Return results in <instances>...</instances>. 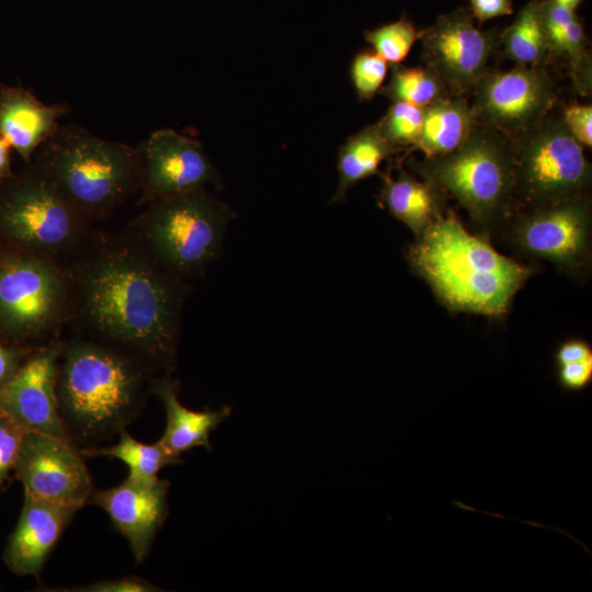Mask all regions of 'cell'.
<instances>
[{"instance_id": "13", "label": "cell", "mask_w": 592, "mask_h": 592, "mask_svg": "<svg viewBox=\"0 0 592 592\" xmlns=\"http://www.w3.org/2000/svg\"><path fill=\"white\" fill-rule=\"evenodd\" d=\"M424 66L434 70L454 95L475 88L488 71L496 48V36L474 24L465 9L442 14L430 26L419 31Z\"/></svg>"}, {"instance_id": "23", "label": "cell", "mask_w": 592, "mask_h": 592, "mask_svg": "<svg viewBox=\"0 0 592 592\" xmlns=\"http://www.w3.org/2000/svg\"><path fill=\"white\" fill-rule=\"evenodd\" d=\"M542 0H528L502 34L506 56L520 66H538L547 52Z\"/></svg>"}, {"instance_id": "30", "label": "cell", "mask_w": 592, "mask_h": 592, "mask_svg": "<svg viewBox=\"0 0 592 592\" xmlns=\"http://www.w3.org/2000/svg\"><path fill=\"white\" fill-rule=\"evenodd\" d=\"M26 430L5 413L0 415V477L14 469Z\"/></svg>"}, {"instance_id": "29", "label": "cell", "mask_w": 592, "mask_h": 592, "mask_svg": "<svg viewBox=\"0 0 592 592\" xmlns=\"http://www.w3.org/2000/svg\"><path fill=\"white\" fill-rule=\"evenodd\" d=\"M562 54L568 57L578 89L590 91L591 64L588 56L584 29L578 15L566 29Z\"/></svg>"}, {"instance_id": "24", "label": "cell", "mask_w": 592, "mask_h": 592, "mask_svg": "<svg viewBox=\"0 0 592 592\" xmlns=\"http://www.w3.org/2000/svg\"><path fill=\"white\" fill-rule=\"evenodd\" d=\"M82 456H105L122 460L129 469V475L157 477L166 466L182 463L160 443L146 444L134 439L126 430L119 432V441L106 447L80 448Z\"/></svg>"}, {"instance_id": "10", "label": "cell", "mask_w": 592, "mask_h": 592, "mask_svg": "<svg viewBox=\"0 0 592 592\" xmlns=\"http://www.w3.org/2000/svg\"><path fill=\"white\" fill-rule=\"evenodd\" d=\"M498 234L520 254L544 260L573 278H588L592 264L590 194L514 212Z\"/></svg>"}, {"instance_id": "33", "label": "cell", "mask_w": 592, "mask_h": 592, "mask_svg": "<svg viewBox=\"0 0 592 592\" xmlns=\"http://www.w3.org/2000/svg\"><path fill=\"white\" fill-rule=\"evenodd\" d=\"M158 587L146 579L136 576H127L118 579L96 581L94 583L73 588L67 591L73 592H155Z\"/></svg>"}, {"instance_id": "16", "label": "cell", "mask_w": 592, "mask_h": 592, "mask_svg": "<svg viewBox=\"0 0 592 592\" xmlns=\"http://www.w3.org/2000/svg\"><path fill=\"white\" fill-rule=\"evenodd\" d=\"M170 481L157 477L129 475L119 485L93 491L89 504L109 515L128 542L134 558L141 562L168 515Z\"/></svg>"}, {"instance_id": "27", "label": "cell", "mask_w": 592, "mask_h": 592, "mask_svg": "<svg viewBox=\"0 0 592 592\" xmlns=\"http://www.w3.org/2000/svg\"><path fill=\"white\" fill-rule=\"evenodd\" d=\"M424 107L405 102H392L386 114L377 122L383 136L401 151H410L423 124Z\"/></svg>"}, {"instance_id": "35", "label": "cell", "mask_w": 592, "mask_h": 592, "mask_svg": "<svg viewBox=\"0 0 592 592\" xmlns=\"http://www.w3.org/2000/svg\"><path fill=\"white\" fill-rule=\"evenodd\" d=\"M471 15L479 22L509 15L513 12L512 0H469Z\"/></svg>"}, {"instance_id": "11", "label": "cell", "mask_w": 592, "mask_h": 592, "mask_svg": "<svg viewBox=\"0 0 592 592\" xmlns=\"http://www.w3.org/2000/svg\"><path fill=\"white\" fill-rule=\"evenodd\" d=\"M471 92L477 124L509 138L540 122L557 101L554 82L539 66L488 70Z\"/></svg>"}, {"instance_id": "5", "label": "cell", "mask_w": 592, "mask_h": 592, "mask_svg": "<svg viewBox=\"0 0 592 592\" xmlns=\"http://www.w3.org/2000/svg\"><path fill=\"white\" fill-rule=\"evenodd\" d=\"M409 166L467 212L480 236L498 234L514 212L510 138L477 125L456 150Z\"/></svg>"}, {"instance_id": "8", "label": "cell", "mask_w": 592, "mask_h": 592, "mask_svg": "<svg viewBox=\"0 0 592 592\" xmlns=\"http://www.w3.org/2000/svg\"><path fill=\"white\" fill-rule=\"evenodd\" d=\"M510 143L514 212L590 194L591 163L561 116L549 113L533 127L511 137Z\"/></svg>"}, {"instance_id": "9", "label": "cell", "mask_w": 592, "mask_h": 592, "mask_svg": "<svg viewBox=\"0 0 592 592\" xmlns=\"http://www.w3.org/2000/svg\"><path fill=\"white\" fill-rule=\"evenodd\" d=\"M69 314L68 273L57 259L13 247L0 252V337H49Z\"/></svg>"}, {"instance_id": "15", "label": "cell", "mask_w": 592, "mask_h": 592, "mask_svg": "<svg viewBox=\"0 0 592 592\" xmlns=\"http://www.w3.org/2000/svg\"><path fill=\"white\" fill-rule=\"evenodd\" d=\"M60 348L61 343L52 342L30 352L15 373L0 386V408L26 431L72 443L59 415L56 397Z\"/></svg>"}, {"instance_id": "12", "label": "cell", "mask_w": 592, "mask_h": 592, "mask_svg": "<svg viewBox=\"0 0 592 592\" xmlns=\"http://www.w3.org/2000/svg\"><path fill=\"white\" fill-rule=\"evenodd\" d=\"M13 470L24 493L49 503L78 511L93 493L80 449L53 435L26 431Z\"/></svg>"}, {"instance_id": "7", "label": "cell", "mask_w": 592, "mask_h": 592, "mask_svg": "<svg viewBox=\"0 0 592 592\" xmlns=\"http://www.w3.org/2000/svg\"><path fill=\"white\" fill-rule=\"evenodd\" d=\"M0 183V235L16 249L57 259L87 238L89 218L36 164Z\"/></svg>"}, {"instance_id": "39", "label": "cell", "mask_w": 592, "mask_h": 592, "mask_svg": "<svg viewBox=\"0 0 592 592\" xmlns=\"http://www.w3.org/2000/svg\"><path fill=\"white\" fill-rule=\"evenodd\" d=\"M2 414H4V412H3V411L1 410V408H0V415H2Z\"/></svg>"}, {"instance_id": "20", "label": "cell", "mask_w": 592, "mask_h": 592, "mask_svg": "<svg viewBox=\"0 0 592 592\" xmlns=\"http://www.w3.org/2000/svg\"><path fill=\"white\" fill-rule=\"evenodd\" d=\"M179 383L169 375L155 377L151 392L162 401L167 415V425L159 440L169 453L181 454L198 446L212 449L210 433L231 414V408L224 406L218 410L195 411L184 407L178 398Z\"/></svg>"}, {"instance_id": "19", "label": "cell", "mask_w": 592, "mask_h": 592, "mask_svg": "<svg viewBox=\"0 0 592 592\" xmlns=\"http://www.w3.org/2000/svg\"><path fill=\"white\" fill-rule=\"evenodd\" d=\"M395 177L390 163L378 173L382 179L379 205L419 237L447 208L446 195L429 181L406 171L399 159H395Z\"/></svg>"}, {"instance_id": "38", "label": "cell", "mask_w": 592, "mask_h": 592, "mask_svg": "<svg viewBox=\"0 0 592 592\" xmlns=\"http://www.w3.org/2000/svg\"><path fill=\"white\" fill-rule=\"evenodd\" d=\"M553 1L568 9L576 10V8L580 4L582 0H553Z\"/></svg>"}, {"instance_id": "32", "label": "cell", "mask_w": 592, "mask_h": 592, "mask_svg": "<svg viewBox=\"0 0 592 592\" xmlns=\"http://www.w3.org/2000/svg\"><path fill=\"white\" fill-rule=\"evenodd\" d=\"M561 118L578 143L582 146L592 147V106L591 104L568 105Z\"/></svg>"}, {"instance_id": "17", "label": "cell", "mask_w": 592, "mask_h": 592, "mask_svg": "<svg viewBox=\"0 0 592 592\" xmlns=\"http://www.w3.org/2000/svg\"><path fill=\"white\" fill-rule=\"evenodd\" d=\"M76 512L24 493L19 522L4 551L7 566L20 576H37Z\"/></svg>"}, {"instance_id": "4", "label": "cell", "mask_w": 592, "mask_h": 592, "mask_svg": "<svg viewBox=\"0 0 592 592\" xmlns=\"http://www.w3.org/2000/svg\"><path fill=\"white\" fill-rule=\"evenodd\" d=\"M36 164L89 219L111 213L139 189L138 149L64 126L42 146Z\"/></svg>"}, {"instance_id": "6", "label": "cell", "mask_w": 592, "mask_h": 592, "mask_svg": "<svg viewBox=\"0 0 592 592\" xmlns=\"http://www.w3.org/2000/svg\"><path fill=\"white\" fill-rule=\"evenodd\" d=\"M147 204L134 234L167 270L186 281L202 275L221 254L236 213L207 189Z\"/></svg>"}, {"instance_id": "21", "label": "cell", "mask_w": 592, "mask_h": 592, "mask_svg": "<svg viewBox=\"0 0 592 592\" xmlns=\"http://www.w3.org/2000/svg\"><path fill=\"white\" fill-rule=\"evenodd\" d=\"M471 105L464 95H448L424 107L421 132L411 150L424 158L447 155L459 148L477 126Z\"/></svg>"}, {"instance_id": "22", "label": "cell", "mask_w": 592, "mask_h": 592, "mask_svg": "<svg viewBox=\"0 0 592 592\" xmlns=\"http://www.w3.org/2000/svg\"><path fill=\"white\" fill-rule=\"evenodd\" d=\"M400 152L383 136L377 122L348 137L338 149V185L330 204L343 202L353 186L378 174L380 164Z\"/></svg>"}, {"instance_id": "26", "label": "cell", "mask_w": 592, "mask_h": 592, "mask_svg": "<svg viewBox=\"0 0 592 592\" xmlns=\"http://www.w3.org/2000/svg\"><path fill=\"white\" fill-rule=\"evenodd\" d=\"M364 37L373 52L389 65H397L406 59L419 39V31L406 15H402L391 23L366 30Z\"/></svg>"}, {"instance_id": "14", "label": "cell", "mask_w": 592, "mask_h": 592, "mask_svg": "<svg viewBox=\"0 0 592 592\" xmlns=\"http://www.w3.org/2000/svg\"><path fill=\"white\" fill-rule=\"evenodd\" d=\"M137 149L139 189L145 203L221 185L203 145L173 129L151 133Z\"/></svg>"}, {"instance_id": "36", "label": "cell", "mask_w": 592, "mask_h": 592, "mask_svg": "<svg viewBox=\"0 0 592 592\" xmlns=\"http://www.w3.org/2000/svg\"><path fill=\"white\" fill-rule=\"evenodd\" d=\"M29 353L0 343V386L15 373Z\"/></svg>"}, {"instance_id": "37", "label": "cell", "mask_w": 592, "mask_h": 592, "mask_svg": "<svg viewBox=\"0 0 592 592\" xmlns=\"http://www.w3.org/2000/svg\"><path fill=\"white\" fill-rule=\"evenodd\" d=\"M10 144L0 135V183L12 177Z\"/></svg>"}, {"instance_id": "28", "label": "cell", "mask_w": 592, "mask_h": 592, "mask_svg": "<svg viewBox=\"0 0 592 592\" xmlns=\"http://www.w3.org/2000/svg\"><path fill=\"white\" fill-rule=\"evenodd\" d=\"M389 64L373 50L357 53L351 62L350 77L361 101H371L383 88Z\"/></svg>"}, {"instance_id": "25", "label": "cell", "mask_w": 592, "mask_h": 592, "mask_svg": "<svg viewBox=\"0 0 592 592\" xmlns=\"http://www.w3.org/2000/svg\"><path fill=\"white\" fill-rule=\"evenodd\" d=\"M380 94L391 102H405L419 107L452 95L441 77L426 66L406 67L391 65V75Z\"/></svg>"}, {"instance_id": "2", "label": "cell", "mask_w": 592, "mask_h": 592, "mask_svg": "<svg viewBox=\"0 0 592 592\" xmlns=\"http://www.w3.org/2000/svg\"><path fill=\"white\" fill-rule=\"evenodd\" d=\"M411 271L455 312L501 317L535 267L500 254L446 208L406 250Z\"/></svg>"}, {"instance_id": "34", "label": "cell", "mask_w": 592, "mask_h": 592, "mask_svg": "<svg viewBox=\"0 0 592 592\" xmlns=\"http://www.w3.org/2000/svg\"><path fill=\"white\" fill-rule=\"evenodd\" d=\"M592 356V348L583 339H568L562 341L556 349L554 361L555 366L574 361L584 360Z\"/></svg>"}, {"instance_id": "40", "label": "cell", "mask_w": 592, "mask_h": 592, "mask_svg": "<svg viewBox=\"0 0 592 592\" xmlns=\"http://www.w3.org/2000/svg\"><path fill=\"white\" fill-rule=\"evenodd\" d=\"M2 482H3V479L0 477V486H1Z\"/></svg>"}, {"instance_id": "3", "label": "cell", "mask_w": 592, "mask_h": 592, "mask_svg": "<svg viewBox=\"0 0 592 592\" xmlns=\"http://www.w3.org/2000/svg\"><path fill=\"white\" fill-rule=\"evenodd\" d=\"M153 372L133 355L95 339L60 348L56 397L72 443L95 447L125 430L151 392Z\"/></svg>"}, {"instance_id": "1", "label": "cell", "mask_w": 592, "mask_h": 592, "mask_svg": "<svg viewBox=\"0 0 592 592\" xmlns=\"http://www.w3.org/2000/svg\"><path fill=\"white\" fill-rule=\"evenodd\" d=\"M67 269L70 315L92 338L171 372L190 285L160 264L135 234H99Z\"/></svg>"}, {"instance_id": "31", "label": "cell", "mask_w": 592, "mask_h": 592, "mask_svg": "<svg viewBox=\"0 0 592 592\" xmlns=\"http://www.w3.org/2000/svg\"><path fill=\"white\" fill-rule=\"evenodd\" d=\"M558 386L567 392H580L592 383V356L561 365H556Z\"/></svg>"}, {"instance_id": "18", "label": "cell", "mask_w": 592, "mask_h": 592, "mask_svg": "<svg viewBox=\"0 0 592 592\" xmlns=\"http://www.w3.org/2000/svg\"><path fill=\"white\" fill-rule=\"evenodd\" d=\"M69 111L66 104H44L22 87L0 86V135L25 163L58 132Z\"/></svg>"}]
</instances>
